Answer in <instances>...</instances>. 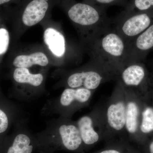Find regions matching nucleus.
<instances>
[{"label": "nucleus", "instance_id": "nucleus-1", "mask_svg": "<svg viewBox=\"0 0 153 153\" xmlns=\"http://www.w3.org/2000/svg\"><path fill=\"white\" fill-rule=\"evenodd\" d=\"M92 57L119 74L124 65L127 43L110 27L87 38Z\"/></svg>", "mask_w": 153, "mask_h": 153}, {"label": "nucleus", "instance_id": "nucleus-2", "mask_svg": "<svg viewBox=\"0 0 153 153\" xmlns=\"http://www.w3.org/2000/svg\"><path fill=\"white\" fill-rule=\"evenodd\" d=\"M70 20L88 33L87 38L96 35L111 26L112 20L108 17L105 8L88 3L63 0Z\"/></svg>", "mask_w": 153, "mask_h": 153}, {"label": "nucleus", "instance_id": "nucleus-3", "mask_svg": "<svg viewBox=\"0 0 153 153\" xmlns=\"http://www.w3.org/2000/svg\"><path fill=\"white\" fill-rule=\"evenodd\" d=\"M35 143L41 153H53L61 149L73 152L83 144L76 125L68 123L59 124Z\"/></svg>", "mask_w": 153, "mask_h": 153}, {"label": "nucleus", "instance_id": "nucleus-4", "mask_svg": "<svg viewBox=\"0 0 153 153\" xmlns=\"http://www.w3.org/2000/svg\"><path fill=\"white\" fill-rule=\"evenodd\" d=\"M118 73L100 61L92 57V60L84 70L70 74L66 80L68 88L95 90L102 82L113 77Z\"/></svg>", "mask_w": 153, "mask_h": 153}, {"label": "nucleus", "instance_id": "nucleus-5", "mask_svg": "<svg viewBox=\"0 0 153 153\" xmlns=\"http://www.w3.org/2000/svg\"><path fill=\"white\" fill-rule=\"evenodd\" d=\"M112 22L115 30L128 43L152 25L153 11L124 10Z\"/></svg>", "mask_w": 153, "mask_h": 153}, {"label": "nucleus", "instance_id": "nucleus-6", "mask_svg": "<svg viewBox=\"0 0 153 153\" xmlns=\"http://www.w3.org/2000/svg\"><path fill=\"white\" fill-rule=\"evenodd\" d=\"M153 49V24L146 30L127 43L124 65L137 63L146 58Z\"/></svg>", "mask_w": 153, "mask_h": 153}, {"label": "nucleus", "instance_id": "nucleus-7", "mask_svg": "<svg viewBox=\"0 0 153 153\" xmlns=\"http://www.w3.org/2000/svg\"><path fill=\"white\" fill-rule=\"evenodd\" d=\"M120 82L124 87H135L144 81L146 71L144 66L140 62L129 63L123 66L119 74Z\"/></svg>", "mask_w": 153, "mask_h": 153}, {"label": "nucleus", "instance_id": "nucleus-8", "mask_svg": "<svg viewBox=\"0 0 153 153\" xmlns=\"http://www.w3.org/2000/svg\"><path fill=\"white\" fill-rule=\"evenodd\" d=\"M126 104L119 100L110 105L106 112L107 120L113 129L120 131L125 127Z\"/></svg>", "mask_w": 153, "mask_h": 153}, {"label": "nucleus", "instance_id": "nucleus-9", "mask_svg": "<svg viewBox=\"0 0 153 153\" xmlns=\"http://www.w3.org/2000/svg\"><path fill=\"white\" fill-rule=\"evenodd\" d=\"M92 91L82 88H67L64 89L59 98V104L63 108L75 103H85L91 97Z\"/></svg>", "mask_w": 153, "mask_h": 153}, {"label": "nucleus", "instance_id": "nucleus-10", "mask_svg": "<svg viewBox=\"0 0 153 153\" xmlns=\"http://www.w3.org/2000/svg\"><path fill=\"white\" fill-rule=\"evenodd\" d=\"M44 42L55 56L61 57L65 52L64 37L58 31L52 28H47L44 33Z\"/></svg>", "mask_w": 153, "mask_h": 153}, {"label": "nucleus", "instance_id": "nucleus-11", "mask_svg": "<svg viewBox=\"0 0 153 153\" xmlns=\"http://www.w3.org/2000/svg\"><path fill=\"white\" fill-rule=\"evenodd\" d=\"M76 125L83 144L89 146L98 141L99 135L94 129L93 120L90 116L82 117L79 119Z\"/></svg>", "mask_w": 153, "mask_h": 153}, {"label": "nucleus", "instance_id": "nucleus-12", "mask_svg": "<svg viewBox=\"0 0 153 153\" xmlns=\"http://www.w3.org/2000/svg\"><path fill=\"white\" fill-rule=\"evenodd\" d=\"M47 55L41 52H36L30 55H20L15 58L13 65L16 68H29L34 65L46 66L49 64Z\"/></svg>", "mask_w": 153, "mask_h": 153}, {"label": "nucleus", "instance_id": "nucleus-13", "mask_svg": "<svg viewBox=\"0 0 153 153\" xmlns=\"http://www.w3.org/2000/svg\"><path fill=\"white\" fill-rule=\"evenodd\" d=\"M35 146V141L29 135L20 133L15 137L7 153H32Z\"/></svg>", "mask_w": 153, "mask_h": 153}, {"label": "nucleus", "instance_id": "nucleus-14", "mask_svg": "<svg viewBox=\"0 0 153 153\" xmlns=\"http://www.w3.org/2000/svg\"><path fill=\"white\" fill-rule=\"evenodd\" d=\"M13 78L17 82L28 84L33 87H38L44 81V76L41 73L33 74L28 68H17L13 73Z\"/></svg>", "mask_w": 153, "mask_h": 153}, {"label": "nucleus", "instance_id": "nucleus-15", "mask_svg": "<svg viewBox=\"0 0 153 153\" xmlns=\"http://www.w3.org/2000/svg\"><path fill=\"white\" fill-rule=\"evenodd\" d=\"M139 112L136 102L129 101L127 103L125 127L129 134H135L137 130Z\"/></svg>", "mask_w": 153, "mask_h": 153}, {"label": "nucleus", "instance_id": "nucleus-16", "mask_svg": "<svg viewBox=\"0 0 153 153\" xmlns=\"http://www.w3.org/2000/svg\"><path fill=\"white\" fill-rule=\"evenodd\" d=\"M141 131L143 133L148 134L153 131V108L151 107H147L143 111L142 114Z\"/></svg>", "mask_w": 153, "mask_h": 153}, {"label": "nucleus", "instance_id": "nucleus-17", "mask_svg": "<svg viewBox=\"0 0 153 153\" xmlns=\"http://www.w3.org/2000/svg\"><path fill=\"white\" fill-rule=\"evenodd\" d=\"M83 1L88 4L105 8L109 6L118 5L122 6L125 9L128 3V0H83Z\"/></svg>", "mask_w": 153, "mask_h": 153}, {"label": "nucleus", "instance_id": "nucleus-18", "mask_svg": "<svg viewBox=\"0 0 153 153\" xmlns=\"http://www.w3.org/2000/svg\"><path fill=\"white\" fill-rule=\"evenodd\" d=\"M10 42V36L7 30L4 28L0 29V55L5 53Z\"/></svg>", "mask_w": 153, "mask_h": 153}, {"label": "nucleus", "instance_id": "nucleus-19", "mask_svg": "<svg viewBox=\"0 0 153 153\" xmlns=\"http://www.w3.org/2000/svg\"><path fill=\"white\" fill-rule=\"evenodd\" d=\"M9 126V120L5 113L0 109V134L7 130Z\"/></svg>", "mask_w": 153, "mask_h": 153}, {"label": "nucleus", "instance_id": "nucleus-20", "mask_svg": "<svg viewBox=\"0 0 153 153\" xmlns=\"http://www.w3.org/2000/svg\"><path fill=\"white\" fill-rule=\"evenodd\" d=\"M99 153H122L119 151L114 149H109L105 150L102 151Z\"/></svg>", "mask_w": 153, "mask_h": 153}, {"label": "nucleus", "instance_id": "nucleus-21", "mask_svg": "<svg viewBox=\"0 0 153 153\" xmlns=\"http://www.w3.org/2000/svg\"><path fill=\"white\" fill-rule=\"evenodd\" d=\"M149 150L150 153H153V141L150 144L149 146Z\"/></svg>", "mask_w": 153, "mask_h": 153}]
</instances>
